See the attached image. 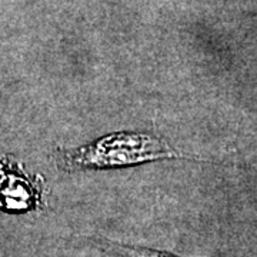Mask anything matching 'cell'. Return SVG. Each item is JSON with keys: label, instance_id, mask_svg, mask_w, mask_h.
I'll use <instances>...</instances> for the list:
<instances>
[{"label": "cell", "instance_id": "obj_2", "mask_svg": "<svg viewBox=\"0 0 257 257\" xmlns=\"http://www.w3.org/2000/svg\"><path fill=\"white\" fill-rule=\"evenodd\" d=\"M42 200L39 182H32L18 166L0 163V209L25 211L36 209Z\"/></svg>", "mask_w": 257, "mask_h": 257}, {"label": "cell", "instance_id": "obj_1", "mask_svg": "<svg viewBox=\"0 0 257 257\" xmlns=\"http://www.w3.org/2000/svg\"><path fill=\"white\" fill-rule=\"evenodd\" d=\"M187 159L166 142L146 133L119 132L97 139L77 149H59L55 153L57 167L64 172L104 170L150 163L165 159Z\"/></svg>", "mask_w": 257, "mask_h": 257}, {"label": "cell", "instance_id": "obj_3", "mask_svg": "<svg viewBox=\"0 0 257 257\" xmlns=\"http://www.w3.org/2000/svg\"><path fill=\"white\" fill-rule=\"evenodd\" d=\"M93 241L96 244H99L101 248H104L106 251H111V253H114L120 257H182L172 254L169 251L142 247V246H135V244H126V243L103 239V237H94Z\"/></svg>", "mask_w": 257, "mask_h": 257}]
</instances>
